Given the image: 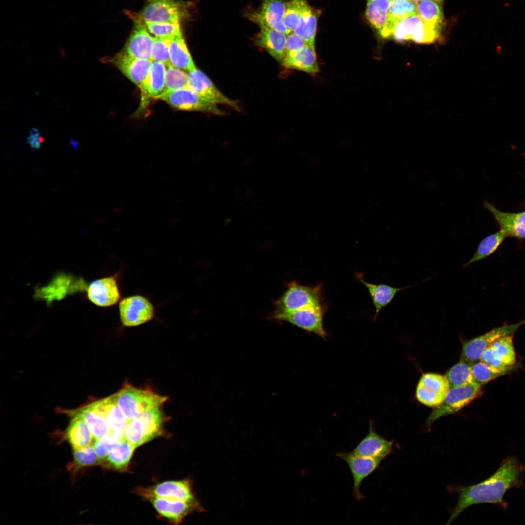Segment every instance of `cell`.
Masks as SVG:
<instances>
[{
    "mask_svg": "<svg viewBox=\"0 0 525 525\" xmlns=\"http://www.w3.org/2000/svg\"><path fill=\"white\" fill-rule=\"evenodd\" d=\"M285 6L283 0H262L260 9L250 15V19L260 27L272 28L287 35L290 32L283 22Z\"/></svg>",
    "mask_w": 525,
    "mask_h": 525,
    "instance_id": "5bb4252c",
    "label": "cell"
},
{
    "mask_svg": "<svg viewBox=\"0 0 525 525\" xmlns=\"http://www.w3.org/2000/svg\"><path fill=\"white\" fill-rule=\"evenodd\" d=\"M135 448L123 438L105 458L106 464L115 469L125 467L129 463Z\"/></svg>",
    "mask_w": 525,
    "mask_h": 525,
    "instance_id": "836d02e7",
    "label": "cell"
},
{
    "mask_svg": "<svg viewBox=\"0 0 525 525\" xmlns=\"http://www.w3.org/2000/svg\"><path fill=\"white\" fill-rule=\"evenodd\" d=\"M326 310L323 304L310 305L294 311L273 315L272 318L287 322L325 339L327 333L324 328L323 317Z\"/></svg>",
    "mask_w": 525,
    "mask_h": 525,
    "instance_id": "8992f818",
    "label": "cell"
},
{
    "mask_svg": "<svg viewBox=\"0 0 525 525\" xmlns=\"http://www.w3.org/2000/svg\"><path fill=\"white\" fill-rule=\"evenodd\" d=\"M391 2L389 0H367L366 17L378 34L385 23Z\"/></svg>",
    "mask_w": 525,
    "mask_h": 525,
    "instance_id": "d6a6232c",
    "label": "cell"
},
{
    "mask_svg": "<svg viewBox=\"0 0 525 525\" xmlns=\"http://www.w3.org/2000/svg\"><path fill=\"white\" fill-rule=\"evenodd\" d=\"M143 493L148 498L158 497L179 500L199 506L194 496L190 482L186 480L168 481L159 483L145 490Z\"/></svg>",
    "mask_w": 525,
    "mask_h": 525,
    "instance_id": "e0dca14e",
    "label": "cell"
},
{
    "mask_svg": "<svg viewBox=\"0 0 525 525\" xmlns=\"http://www.w3.org/2000/svg\"><path fill=\"white\" fill-rule=\"evenodd\" d=\"M308 2L304 6L299 22L294 33L302 38L312 48L315 49L318 16L319 13Z\"/></svg>",
    "mask_w": 525,
    "mask_h": 525,
    "instance_id": "83f0119b",
    "label": "cell"
},
{
    "mask_svg": "<svg viewBox=\"0 0 525 525\" xmlns=\"http://www.w3.org/2000/svg\"><path fill=\"white\" fill-rule=\"evenodd\" d=\"M66 430V438L74 450L85 448L92 442V434L84 420L74 413Z\"/></svg>",
    "mask_w": 525,
    "mask_h": 525,
    "instance_id": "4316f807",
    "label": "cell"
},
{
    "mask_svg": "<svg viewBox=\"0 0 525 525\" xmlns=\"http://www.w3.org/2000/svg\"><path fill=\"white\" fill-rule=\"evenodd\" d=\"M187 88L211 103L227 105L237 111L241 110L236 101L226 96L203 72L197 68L188 73Z\"/></svg>",
    "mask_w": 525,
    "mask_h": 525,
    "instance_id": "7c38bea8",
    "label": "cell"
},
{
    "mask_svg": "<svg viewBox=\"0 0 525 525\" xmlns=\"http://www.w3.org/2000/svg\"><path fill=\"white\" fill-rule=\"evenodd\" d=\"M472 364L461 360L447 371L445 376L449 382L450 388L475 382L472 373Z\"/></svg>",
    "mask_w": 525,
    "mask_h": 525,
    "instance_id": "d590c367",
    "label": "cell"
},
{
    "mask_svg": "<svg viewBox=\"0 0 525 525\" xmlns=\"http://www.w3.org/2000/svg\"><path fill=\"white\" fill-rule=\"evenodd\" d=\"M508 372L490 367L481 361L472 365V373L474 381L483 385Z\"/></svg>",
    "mask_w": 525,
    "mask_h": 525,
    "instance_id": "b9f144b4",
    "label": "cell"
},
{
    "mask_svg": "<svg viewBox=\"0 0 525 525\" xmlns=\"http://www.w3.org/2000/svg\"><path fill=\"white\" fill-rule=\"evenodd\" d=\"M513 338V335L505 336L496 339L490 345L495 355L507 366L516 364Z\"/></svg>",
    "mask_w": 525,
    "mask_h": 525,
    "instance_id": "74e56055",
    "label": "cell"
},
{
    "mask_svg": "<svg viewBox=\"0 0 525 525\" xmlns=\"http://www.w3.org/2000/svg\"><path fill=\"white\" fill-rule=\"evenodd\" d=\"M506 237L505 231L501 229L495 233L484 238L478 245L473 255L463 264L462 267H467L490 256L495 251Z\"/></svg>",
    "mask_w": 525,
    "mask_h": 525,
    "instance_id": "e575fe53",
    "label": "cell"
},
{
    "mask_svg": "<svg viewBox=\"0 0 525 525\" xmlns=\"http://www.w3.org/2000/svg\"><path fill=\"white\" fill-rule=\"evenodd\" d=\"M256 35V44L266 51L277 61L283 62L284 57L286 35L277 30L261 26Z\"/></svg>",
    "mask_w": 525,
    "mask_h": 525,
    "instance_id": "ffe728a7",
    "label": "cell"
},
{
    "mask_svg": "<svg viewBox=\"0 0 525 525\" xmlns=\"http://www.w3.org/2000/svg\"><path fill=\"white\" fill-rule=\"evenodd\" d=\"M525 466L516 458L505 459L498 469L491 476L476 484L461 488L458 500L448 521L450 524L465 508L474 504L489 503L505 508L507 504L504 497L512 488L521 487Z\"/></svg>",
    "mask_w": 525,
    "mask_h": 525,
    "instance_id": "6da1fadb",
    "label": "cell"
},
{
    "mask_svg": "<svg viewBox=\"0 0 525 525\" xmlns=\"http://www.w3.org/2000/svg\"><path fill=\"white\" fill-rule=\"evenodd\" d=\"M123 433V438L135 448L146 442L142 424L139 417L128 422Z\"/></svg>",
    "mask_w": 525,
    "mask_h": 525,
    "instance_id": "ee69618b",
    "label": "cell"
},
{
    "mask_svg": "<svg viewBox=\"0 0 525 525\" xmlns=\"http://www.w3.org/2000/svg\"><path fill=\"white\" fill-rule=\"evenodd\" d=\"M123 439V430L121 431H111L106 436L95 440L93 443V447L99 461L105 459L108 453L114 447L119 445Z\"/></svg>",
    "mask_w": 525,
    "mask_h": 525,
    "instance_id": "f35d334b",
    "label": "cell"
},
{
    "mask_svg": "<svg viewBox=\"0 0 525 525\" xmlns=\"http://www.w3.org/2000/svg\"><path fill=\"white\" fill-rule=\"evenodd\" d=\"M156 37H174L182 34L179 23L147 22L144 23Z\"/></svg>",
    "mask_w": 525,
    "mask_h": 525,
    "instance_id": "f6af8a7d",
    "label": "cell"
},
{
    "mask_svg": "<svg viewBox=\"0 0 525 525\" xmlns=\"http://www.w3.org/2000/svg\"><path fill=\"white\" fill-rule=\"evenodd\" d=\"M157 99L178 110L197 111L223 115L225 112L188 88L163 93Z\"/></svg>",
    "mask_w": 525,
    "mask_h": 525,
    "instance_id": "ba28073f",
    "label": "cell"
},
{
    "mask_svg": "<svg viewBox=\"0 0 525 525\" xmlns=\"http://www.w3.org/2000/svg\"><path fill=\"white\" fill-rule=\"evenodd\" d=\"M358 280L367 288L375 309V318L380 311L389 304L396 294L401 290L411 287L416 284L404 287H395L385 284H375L364 280L361 276H357Z\"/></svg>",
    "mask_w": 525,
    "mask_h": 525,
    "instance_id": "484cf974",
    "label": "cell"
},
{
    "mask_svg": "<svg viewBox=\"0 0 525 525\" xmlns=\"http://www.w3.org/2000/svg\"><path fill=\"white\" fill-rule=\"evenodd\" d=\"M481 386L474 382L463 386L451 388L443 402L431 413L426 425L430 426L438 419L460 410L480 395Z\"/></svg>",
    "mask_w": 525,
    "mask_h": 525,
    "instance_id": "5b68a950",
    "label": "cell"
},
{
    "mask_svg": "<svg viewBox=\"0 0 525 525\" xmlns=\"http://www.w3.org/2000/svg\"><path fill=\"white\" fill-rule=\"evenodd\" d=\"M440 32L426 24L416 14L400 21L391 38L400 42L411 41L419 44H431L439 39Z\"/></svg>",
    "mask_w": 525,
    "mask_h": 525,
    "instance_id": "52a82bcc",
    "label": "cell"
},
{
    "mask_svg": "<svg viewBox=\"0 0 525 525\" xmlns=\"http://www.w3.org/2000/svg\"><path fill=\"white\" fill-rule=\"evenodd\" d=\"M485 206L492 214L507 237L525 239V211L516 213L504 212L488 202L485 203Z\"/></svg>",
    "mask_w": 525,
    "mask_h": 525,
    "instance_id": "7402d4cb",
    "label": "cell"
},
{
    "mask_svg": "<svg viewBox=\"0 0 525 525\" xmlns=\"http://www.w3.org/2000/svg\"><path fill=\"white\" fill-rule=\"evenodd\" d=\"M389 0L391 2H392V1H394L395 0Z\"/></svg>",
    "mask_w": 525,
    "mask_h": 525,
    "instance_id": "f5cc1de1",
    "label": "cell"
},
{
    "mask_svg": "<svg viewBox=\"0 0 525 525\" xmlns=\"http://www.w3.org/2000/svg\"><path fill=\"white\" fill-rule=\"evenodd\" d=\"M323 304L320 285L309 286L296 281L288 284L281 296L274 303L273 315L298 310L310 305Z\"/></svg>",
    "mask_w": 525,
    "mask_h": 525,
    "instance_id": "277c9868",
    "label": "cell"
},
{
    "mask_svg": "<svg viewBox=\"0 0 525 525\" xmlns=\"http://www.w3.org/2000/svg\"><path fill=\"white\" fill-rule=\"evenodd\" d=\"M166 66L162 63L152 61L149 71L140 86L142 99L157 98L164 92Z\"/></svg>",
    "mask_w": 525,
    "mask_h": 525,
    "instance_id": "cb8c5ba5",
    "label": "cell"
},
{
    "mask_svg": "<svg viewBox=\"0 0 525 525\" xmlns=\"http://www.w3.org/2000/svg\"><path fill=\"white\" fill-rule=\"evenodd\" d=\"M479 360L491 368L508 373L515 369H517L520 366L517 363L512 366H507L505 365L495 355L490 345L483 351Z\"/></svg>",
    "mask_w": 525,
    "mask_h": 525,
    "instance_id": "bcb514c9",
    "label": "cell"
},
{
    "mask_svg": "<svg viewBox=\"0 0 525 525\" xmlns=\"http://www.w3.org/2000/svg\"><path fill=\"white\" fill-rule=\"evenodd\" d=\"M121 321L125 327H135L144 324L154 317L155 307L152 302L141 295H134L122 299L119 304Z\"/></svg>",
    "mask_w": 525,
    "mask_h": 525,
    "instance_id": "9c48e42d",
    "label": "cell"
},
{
    "mask_svg": "<svg viewBox=\"0 0 525 525\" xmlns=\"http://www.w3.org/2000/svg\"><path fill=\"white\" fill-rule=\"evenodd\" d=\"M190 1L180 0H148L141 13L131 16L134 22L180 23L190 16Z\"/></svg>",
    "mask_w": 525,
    "mask_h": 525,
    "instance_id": "3957f363",
    "label": "cell"
},
{
    "mask_svg": "<svg viewBox=\"0 0 525 525\" xmlns=\"http://www.w3.org/2000/svg\"><path fill=\"white\" fill-rule=\"evenodd\" d=\"M307 45L305 41L294 32L289 33L286 35L283 62L292 57Z\"/></svg>",
    "mask_w": 525,
    "mask_h": 525,
    "instance_id": "c3c4849f",
    "label": "cell"
},
{
    "mask_svg": "<svg viewBox=\"0 0 525 525\" xmlns=\"http://www.w3.org/2000/svg\"><path fill=\"white\" fill-rule=\"evenodd\" d=\"M392 446L393 441L388 440L378 435L370 420L368 434L353 451L358 455L383 459L390 453Z\"/></svg>",
    "mask_w": 525,
    "mask_h": 525,
    "instance_id": "ac0fdd59",
    "label": "cell"
},
{
    "mask_svg": "<svg viewBox=\"0 0 525 525\" xmlns=\"http://www.w3.org/2000/svg\"><path fill=\"white\" fill-rule=\"evenodd\" d=\"M307 2V0H288L286 2L283 22L290 33L294 32L297 28L303 8Z\"/></svg>",
    "mask_w": 525,
    "mask_h": 525,
    "instance_id": "ab89813d",
    "label": "cell"
},
{
    "mask_svg": "<svg viewBox=\"0 0 525 525\" xmlns=\"http://www.w3.org/2000/svg\"><path fill=\"white\" fill-rule=\"evenodd\" d=\"M150 500L156 510L161 515L175 523H179L192 509L198 506L175 499L150 497Z\"/></svg>",
    "mask_w": 525,
    "mask_h": 525,
    "instance_id": "603a6c76",
    "label": "cell"
},
{
    "mask_svg": "<svg viewBox=\"0 0 525 525\" xmlns=\"http://www.w3.org/2000/svg\"><path fill=\"white\" fill-rule=\"evenodd\" d=\"M417 13L426 24L441 31L444 19L442 3L435 0L419 1Z\"/></svg>",
    "mask_w": 525,
    "mask_h": 525,
    "instance_id": "1f68e13d",
    "label": "cell"
},
{
    "mask_svg": "<svg viewBox=\"0 0 525 525\" xmlns=\"http://www.w3.org/2000/svg\"><path fill=\"white\" fill-rule=\"evenodd\" d=\"M87 296L92 303L99 307L115 305L121 299L117 277L111 276L93 281L88 288Z\"/></svg>",
    "mask_w": 525,
    "mask_h": 525,
    "instance_id": "9a60e30c",
    "label": "cell"
},
{
    "mask_svg": "<svg viewBox=\"0 0 525 525\" xmlns=\"http://www.w3.org/2000/svg\"><path fill=\"white\" fill-rule=\"evenodd\" d=\"M135 27L125 45L123 52L136 58L151 60L154 37L150 35L143 23L135 22Z\"/></svg>",
    "mask_w": 525,
    "mask_h": 525,
    "instance_id": "d6986e66",
    "label": "cell"
},
{
    "mask_svg": "<svg viewBox=\"0 0 525 525\" xmlns=\"http://www.w3.org/2000/svg\"><path fill=\"white\" fill-rule=\"evenodd\" d=\"M112 395L128 421L147 411L159 406L167 400L166 397L128 384Z\"/></svg>",
    "mask_w": 525,
    "mask_h": 525,
    "instance_id": "7a4b0ae2",
    "label": "cell"
},
{
    "mask_svg": "<svg viewBox=\"0 0 525 525\" xmlns=\"http://www.w3.org/2000/svg\"><path fill=\"white\" fill-rule=\"evenodd\" d=\"M284 66L314 75L319 71L315 50L308 44L291 58L284 61Z\"/></svg>",
    "mask_w": 525,
    "mask_h": 525,
    "instance_id": "4dcf8cb0",
    "label": "cell"
},
{
    "mask_svg": "<svg viewBox=\"0 0 525 525\" xmlns=\"http://www.w3.org/2000/svg\"><path fill=\"white\" fill-rule=\"evenodd\" d=\"M172 37H154L151 56L152 61L161 62L166 67L171 65L170 59V45Z\"/></svg>",
    "mask_w": 525,
    "mask_h": 525,
    "instance_id": "7bdbcfd3",
    "label": "cell"
},
{
    "mask_svg": "<svg viewBox=\"0 0 525 525\" xmlns=\"http://www.w3.org/2000/svg\"><path fill=\"white\" fill-rule=\"evenodd\" d=\"M450 389L445 376L426 373L421 377L416 389V398L421 403L437 407L443 402Z\"/></svg>",
    "mask_w": 525,
    "mask_h": 525,
    "instance_id": "8fae6325",
    "label": "cell"
},
{
    "mask_svg": "<svg viewBox=\"0 0 525 525\" xmlns=\"http://www.w3.org/2000/svg\"><path fill=\"white\" fill-rule=\"evenodd\" d=\"M525 324V320L515 324L493 328L487 332L466 341L463 346L460 360L473 363L480 359L483 351L496 339L513 335L517 329Z\"/></svg>",
    "mask_w": 525,
    "mask_h": 525,
    "instance_id": "30bf717a",
    "label": "cell"
},
{
    "mask_svg": "<svg viewBox=\"0 0 525 525\" xmlns=\"http://www.w3.org/2000/svg\"><path fill=\"white\" fill-rule=\"evenodd\" d=\"M74 413L83 418L95 440L106 436L112 431L105 417L95 402Z\"/></svg>",
    "mask_w": 525,
    "mask_h": 525,
    "instance_id": "d4e9b609",
    "label": "cell"
},
{
    "mask_svg": "<svg viewBox=\"0 0 525 525\" xmlns=\"http://www.w3.org/2000/svg\"><path fill=\"white\" fill-rule=\"evenodd\" d=\"M111 62L124 75L140 87L147 76L152 61L139 59L124 52L110 59Z\"/></svg>",
    "mask_w": 525,
    "mask_h": 525,
    "instance_id": "2e32d148",
    "label": "cell"
},
{
    "mask_svg": "<svg viewBox=\"0 0 525 525\" xmlns=\"http://www.w3.org/2000/svg\"><path fill=\"white\" fill-rule=\"evenodd\" d=\"M418 2L415 0H395L391 2L385 23L379 33L382 38H391L397 24L402 19L417 14Z\"/></svg>",
    "mask_w": 525,
    "mask_h": 525,
    "instance_id": "44dd1931",
    "label": "cell"
},
{
    "mask_svg": "<svg viewBox=\"0 0 525 525\" xmlns=\"http://www.w3.org/2000/svg\"><path fill=\"white\" fill-rule=\"evenodd\" d=\"M74 463L77 467L93 465L99 460L93 447L90 445L85 448L74 450Z\"/></svg>",
    "mask_w": 525,
    "mask_h": 525,
    "instance_id": "7dc6e473",
    "label": "cell"
},
{
    "mask_svg": "<svg viewBox=\"0 0 525 525\" xmlns=\"http://www.w3.org/2000/svg\"><path fill=\"white\" fill-rule=\"evenodd\" d=\"M415 0L417 1V2H419V1H421V0ZM436 0V1H438V2H439L442 4L444 0Z\"/></svg>",
    "mask_w": 525,
    "mask_h": 525,
    "instance_id": "816d5d0a",
    "label": "cell"
},
{
    "mask_svg": "<svg viewBox=\"0 0 525 525\" xmlns=\"http://www.w3.org/2000/svg\"><path fill=\"white\" fill-rule=\"evenodd\" d=\"M105 417L112 431H122L128 420L117 405L113 395L95 402Z\"/></svg>",
    "mask_w": 525,
    "mask_h": 525,
    "instance_id": "f546056e",
    "label": "cell"
},
{
    "mask_svg": "<svg viewBox=\"0 0 525 525\" xmlns=\"http://www.w3.org/2000/svg\"><path fill=\"white\" fill-rule=\"evenodd\" d=\"M187 84L188 73L172 65L166 67L164 92L187 88Z\"/></svg>",
    "mask_w": 525,
    "mask_h": 525,
    "instance_id": "60d3db41",
    "label": "cell"
},
{
    "mask_svg": "<svg viewBox=\"0 0 525 525\" xmlns=\"http://www.w3.org/2000/svg\"><path fill=\"white\" fill-rule=\"evenodd\" d=\"M70 144L74 149H77L79 147V142L76 140L71 138L70 140Z\"/></svg>",
    "mask_w": 525,
    "mask_h": 525,
    "instance_id": "f907efd6",
    "label": "cell"
},
{
    "mask_svg": "<svg viewBox=\"0 0 525 525\" xmlns=\"http://www.w3.org/2000/svg\"><path fill=\"white\" fill-rule=\"evenodd\" d=\"M336 456L347 463L353 479V496L360 500L363 498L360 489L362 483L376 470L382 459L358 455L353 451L338 453Z\"/></svg>",
    "mask_w": 525,
    "mask_h": 525,
    "instance_id": "4fadbf2b",
    "label": "cell"
},
{
    "mask_svg": "<svg viewBox=\"0 0 525 525\" xmlns=\"http://www.w3.org/2000/svg\"><path fill=\"white\" fill-rule=\"evenodd\" d=\"M170 59L172 65L182 70L189 72L196 68L182 34L172 38Z\"/></svg>",
    "mask_w": 525,
    "mask_h": 525,
    "instance_id": "f1b7e54d",
    "label": "cell"
},
{
    "mask_svg": "<svg viewBox=\"0 0 525 525\" xmlns=\"http://www.w3.org/2000/svg\"><path fill=\"white\" fill-rule=\"evenodd\" d=\"M40 136V133L38 128L35 127L32 128L29 131V136L26 138V142L30 144L33 149L37 150L41 146V143L39 141Z\"/></svg>",
    "mask_w": 525,
    "mask_h": 525,
    "instance_id": "681fc988",
    "label": "cell"
},
{
    "mask_svg": "<svg viewBox=\"0 0 525 525\" xmlns=\"http://www.w3.org/2000/svg\"><path fill=\"white\" fill-rule=\"evenodd\" d=\"M139 418L142 426L145 442L159 435L162 427V415L159 406L142 414Z\"/></svg>",
    "mask_w": 525,
    "mask_h": 525,
    "instance_id": "8d00e7d4",
    "label": "cell"
}]
</instances>
